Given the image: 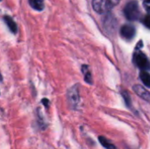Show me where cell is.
I'll return each mask as SVG.
<instances>
[{"label":"cell","mask_w":150,"mask_h":149,"mask_svg":"<svg viewBox=\"0 0 150 149\" xmlns=\"http://www.w3.org/2000/svg\"><path fill=\"white\" fill-rule=\"evenodd\" d=\"M120 0H92L93 9L98 13H105L113 9Z\"/></svg>","instance_id":"1"},{"label":"cell","mask_w":150,"mask_h":149,"mask_svg":"<svg viewBox=\"0 0 150 149\" xmlns=\"http://www.w3.org/2000/svg\"><path fill=\"white\" fill-rule=\"evenodd\" d=\"M124 13L127 19L129 20H136L141 16V10L139 7V4L135 0H132L128 2L125 8H124Z\"/></svg>","instance_id":"2"},{"label":"cell","mask_w":150,"mask_h":149,"mask_svg":"<svg viewBox=\"0 0 150 149\" xmlns=\"http://www.w3.org/2000/svg\"><path fill=\"white\" fill-rule=\"evenodd\" d=\"M67 101L69 105V108L72 110H76L78 106L80 101L79 95V86L78 84H75L71 88L68 90L67 92Z\"/></svg>","instance_id":"3"},{"label":"cell","mask_w":150,"mask_h":149,"mask_svg":"<svg viewBox=\"0 0 150 149\" xmlns=\"http://www.w3.org/2000/svg\"><path fill=\"white\" fill-rule=\"evenodd\" d=\"M134 61L137 67L142 68V70H148L150 69V62L147 56L141 51L135 52L134 54Z\"/></svg>","instance_id":"4"},{"label":"cell","mask_w":150,"mask_h":149,"mask_svg":"<svg viewBox=\"0 0 150 149\" xmlns=\"http://www.w3.org/2000/svg\"><path fill=\"white\" fill-rule=\"evenodd\" d=\"M120 33L122 37H124L127 40H131L135 35V28L133 25H125L121 27Z\"/></svg>","instance_id":"5"},{"label":"cell","mask_w":150,"mask_h":149,"mask_svg":"<svg viewBox=\"0 0 150 149\" xmlns=\"http://www.w3.org/2000/svg\"><path fill=\"white\" fill-rule=\"evenodd\" d=\"M133 89H134V92L139 97H141L142 99H144V100H146L148 102H150V93L146 89H144L141 85H134Z\"/></svg>","instance_id":"6"},{"label":"cell","mask_w":150,"mask_h":149,"mask_svg":"<svg viewBox=\"0 0 150 149\" xmlns=\"http://www.w3.org/2000/svg\"><path fill=\"white\" fill-rule=\"evenodd\" d=\"M4 20L5 22V24L7 25V26L9 27L10 31L12 32V33H17L18 32V26H17V24L15 23V21L10 17V16H4Z\"/></svg>","instance_id":"7"},{"label":"cell","mask_w":150,"mask_h":149,"mask_svg":"<svg viewBox=\"0 0 150 149\" xmlns=\"http://www.w3.org/2000/svg\"><path fill=\"white\" fill-rule=\"evenodd\" d=\"M82 72L84 76V81L89 83V84H92V76L91 73L90 71V68L87 65H83L82 66Z\"/></svg>","instance_id":"8"},{"label":"cell","mask_w":150,"mask_h":149,"mask_svg":"<svg viewBox=\"0 0 150 149\" xmlns=\"http://www.w3.org/2000/svg\"><path fill=\"white\" fill-rule=\"evenodd\" d=\"M30 5L36 11H42L44 9V0H29Z\"/></svg>","instance_id":"9"},{"label":"cell","mask_w":150,"mask_h":149,"mask_svg":"<svg viewBox=\"0 0 150 149\" xmlns=\"http://www.w3.org/2000/svg\"><path fill=\"white\" fill-rule=\"evenodd\" d=\"M140 78L145 86L150 88V74L145 70H142L140 73Z\"/></svg>","instance_id":"10"},{"label":"cell","mask_w":150,"mask_h":149,"mask_svg":"<svg viewBox=\"0 0 150 149\" xmlns=\"http://www.w3.org/2000/svg\"><path fill=\"white\" fill-rule=\"evenodd\" d=\"M98 140H99V142L101 143V145H102L104 148H105L106 149H116L115 146L112 145V144L108 140H106L105 137L100 136V137L98 138Z\"/></svg>","instance_id":"11"},{"label":"cell","mask_w":150,"mask_h":149,"mask_svg":"<svg viewBox=\"0 0 150 149\" xmlns=\"http://www.w3.org/2000/svg\"><path fill=\"white\" fill-rule=\"evenodd\" d=\"M37 119H38L37 122H38V124H39L40 128L42 129V130H45V129L47 128V124L45 123L43 117L40 115V109H39V108L37 109Z\"/></svg>","instance_id":"12"},{"label":"cell","mask_w":150,"mask_h":149,"mask_svg":"<svg viewBox=\"0 0 150 149\" xmlns=\"http://www.w3.org/2000/svg\"><path fill=\"white\" fill-rule=\"evenodd\" d=\"M122 96H123V97L125 98V101H126L127 105L129 107H131V100H130L131 98H130L129 95L127 94V91L122 92Z\"/></svg>","instance_id":"13"},{"label":"cell","mask_w":150,"mask_h":149,"mask_svg":"<svg viewBox=\"0 0 150 149\" xmlns=\"http://www.w3.org/2000/svg\"><path fill=\"white\" fill-rule=\"evenodd\" d=\"M143 23H144V25H145L149 29H150V14L147 15V16L144 18Z\"/></svg>","instance_id":"14"},{"label":"cell","mask_w":150,"mask_h":149,"mask_svg":"<svg viewBox=\"0 0 150 149\" xmlns=\"http://www.w3.org/2000/svg\"><path fill=\"white\" fill-rule=\"evenodd\" d=\"M41 103L44 105V106L46 107V108H48V106H49V100L47 99V98H43L42 99V101H41Z\"/></svg>","instance_id":"15"},{"label":"cell","mask_w":150,"mask_h":149,"mask_svg":"<svg viewBox=\"0 0 150 149\" xmlns=\"http://www.w3.org/2000/svg\"><path fill=\"white\" fill-rule=\"evenodd\" d=\"M144 6L147 11H150V0H145L144 1Z\"/></svg>","instance_id":"16"},{"label":"cell","mask_w":150,"mask_h":149,"mask_svg":"<svg viewBox=\"0 0 150 149\" xmlns=\"http://www.w3.org/2000/svg\"><path fill=\"white\" fill-rule=\"evenodd\" d=\"M2 81H3V76H2V75L0 73V82H2Z\"/></svg>","instance_id":"17"},{"label":"cell","mask_w":150,"mask_h":149,"mask_svg":"<svg viewBox=\"0 0 150 149\" xmlns=\"http://www.w3.org/2000/svg\"><path fill=\"white\" fill-rule=\"evenodd\" d=\"M0 1H2V0H0Z\"/></svg>","instance_id":"18"}]
</instances>
